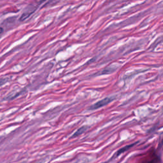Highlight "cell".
<instances>
[{"label": "cell", "instance_id": "cell-1", "mask_svg": "<svg viewBox=\"0 0 163 163\" xmlns=\"http://www.w3.org/2000/svg\"><path fill=\"white\" fill-rule=\"evenodd\" d=\"M115 100H116V97H115V96H110V97L104 98L98 101V102H96V103L92 104L91 106L89 107L88 110H95L99 109L100 108H102V107H103L104 106H106V105L108 104L109 103H110L111 102H112Z\"/></svg>", "mask_w": 163, "mask_h": 163}, {"label": "cell", "instance_id": "cell-2", "mask_svg": "<svg viewBox=\"0 0 163 163\" xmlns=\"http://www.w3.org/2000/svg\"><path fill=\"white\" fill-rule=\"evenodd\" d=\"M36 8H34V9H33V10L30 9V10H28L29 11H26V12H24V13L22 14V15H21V17H20V18H19V21H24L25 19L27 18H28L29 17H30L32 14H33V13L36 11Z\"/></svg>", "mask_w": 163, "mask_h": 163}, {"label": "cell", "instance_id": "cell-3", "mask_svg": "<svg viewBox=\"0 0 163 163\" xmlns=\"http://www.w3.org/2000/svg\"><path fill=\"white\" fill-rule=\"evenodd\" d=\"M88 129V127L86 126H82L81 128H80L79 129H78L77 130H76V131L73 134V135L71 136V138H76L77 137L80 135H81L82 134H83L84 132H85L86 131H87V129Z\"/></svg>", "mask_w": 163, "mask_h": 163}, {"label": "cell", "instance_id": "cell-4", "mask_svg": "<svg viewBox=\"0 0 163 163\" xmlns=\"http://www.w3.org/2000/svg\"><path fill=\"white\" fill-rule=\"evenodd\" d=\"M136 144H137V143H132V144H131V145H126V146H125V147H124L121 148L120 149H119V150L117 152V153H116V155H115V156H120L121 154H122V153H124L125 152H126L127 150H128L129 149H130L131 147H132L134 145H136Z\"/></svg>", "mask_w": 163, "mask_h": 163}, {"label": "cell", "instance_id": "cell-5", "mask_svg": "<svg viewBox=\"0 0 163 163\" xmlns=\"http://www.w3.org/2000/svg\"><path fill=\"white\" fill-rule=\"evenodd\" d=\"M116 70V69H113L112 68H110V67H108V68H106L103 70V71H101L100 75H106V74H110L112 72H113V71Z\"/></svg>", "mask_w": 163, "mask_h": 163}, {"label": "cell", "instance_id": "cell-6", "mask_svg": "<svg viewBox=\"0 0 163 163\" xmlns=\"http://www.w3.org/2000/svg\"><path fill=\"white\" fill-rule=\"evenodd\" d=\"M3 27H1V35L3 33Z\"/></svg>", "mask_w": 163, "mask_h": 163}]
</instances>
